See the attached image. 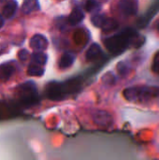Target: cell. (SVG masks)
<instances>
[{
  "instance_id": "cell-1",
  "label": "cell",
  "mask_w": 159,
  "mask_h": 160,
  "mask_svg": "<svg viewBox=\"0 0 159 160\" xmlns=\"http://www.w3.org/2000/svg\"><path fill=\"white\" fill-rule=\"evenodd\" d=\"M30 46L38 52H42L44 51L47 46H48V40L47 38L42 36V35H35L31 39H30Z\"/></svg>"
},
{
  "instance_id": "cell-2",
  "label": "cell",
  "mask_w": 159,
  "mask_h": 160,
  "mask_svg": "<svg viewBox=\"0 0 159 160\" xmlns=\"http://www.w3.org/2000/svg\"><path fill=\"white\" fill-rule=\"evenodd\" d=\"M15 72V67L10 63H4L0 66V81L7 82Z\"/></svg>"
},
{
  "instance_id": "cell-3",
  "label": "cell",
  "mask_w": 159,
  "mask_h": 160,
  "mask_svg": "<svg viewBox=\"0 0 159 160\" xmlns=\"http://www.w3.org/2000/svg\"><path fill=\"white\" fill-rule=\"evenodd\" d=\"M17 10V2L14 0H10L8 3H7L3 9H2V16L7 19H11Z\"/></svg>"
},
{
  "instance_id": "cell-4",
  "label": "cell",
  "mask_w": 159,
  "mask_h": 160,
  "mask_svg": "<svg viewBox=\"0 0 159 160\" xmlns=\"http://www.w3.org/2000/svg\"><path fill=\"white\" fill-rule=\"evenodd\" d=\"M84 19V13L81 8H76L73 9V11L70 13L68 17V22L71 25H75L80 23Z\"/></svg>"
},
{
  "instance_id": "cell-5",
  "label": "cell",
  "mask_w": 159,
  "mask_h": 160,
  "mask_svg": "<svg viewBox=\"0 0 159 160\" xmlns=\"http://www.w3.org/2000/svg\"><path fill=\"white\" fill-rule=\"evenodd\" d=\"M37 9H39V5L37 0H24L22 5V12L24 14H28Z\"/></svg>"
},
{
  "instance_id": "cell-6",
  "label": "cell",
  "mask_w": 159,
  "mask_h": 160,
  "mask_svg": "<svg viewBox=\"0 0 159 160\" xmlns=\"http://www.w3.org/2000/svg\"><path fill=\"white\" fill-rule=\"evenodd\" d=\"M74 60H75V55L72 53L67 52L61 57V59L59 61V67L63 69L67 68L74 63Z\"/></svg>"
},
{
  "instance_id": "cell-7",
  "label": "cell",
  "mask_w": 159,
  "mask_h": 160,
  "mask_svg": "<svg viewBox=\"0 0 159 160\" xmlns=\"http://www.w3.org/2000/svg\"><path fill=\"white\" fill-rule=\"evenodd\" d=\"M27 73L30 76H37L40 77L44 74V69L41 66L39 65H36V64H31L27 69Z\"/></svg>"
},
{
  "instance_id": "cell-8",
  "label": "cell",
  "mask_w": 159,
  "mask_h": 160,
  "mask_svg": "<svg viewBox=\"0 0 159 160\" xmlns=\"http://www.w3.org/2000/svg\"><path fill=\"white\" fill-rule=\"evenodd\" d=\"M47 62V55L41 52H35L32 54V63L39 66H44Z\"/></svg>"
},
{
  "instance_id": "cell-9",
  "label": "cell",
  "mask_w": 159,
  "mask_h": 160,
  "mask_svg": "<svg viewBox=\"0 0 159 160\" xmlns=\"http://www.w3.org/2000/svg\"><path fill=\"white\" fill-rule=\"evenodd\" d=\"M99 53H100V48H99V46L97 44H93L89 48L88 52H86V58L89 61L95 60L98 56Z\"/></svg>"
},
{
  "instance_id": "cell-10",
  "label": "cell",
  "mask_w": 159,
  "mask_h": 160,
  "mask_svg": "<svg viewBox=\"0 0 159 160\" xmlns=\"http://www.w3.org/2000/svg\"><path fill=\"white\" fill-rule=\"evenodd\" d=\"M97 7L98 5L96 0H82V8L86 11H93Z\"/></svg>"
},
{
  "instance_id": "cell-11",
  "label": "cell",
  "mask_w": 159,
  "mask_h": 160,
  "mask_svg": "<svg viewBox=\"0 0 159 160\" xmlns=\"http://www.w3.org/2000/svg\"><path fill=\"white\" fill-rule=\"evenodd\" d=\"M4 25V17L2 16V14H0V28Z\"/></svg>"
},
{
  "instance_id": "cell-12",
  "label": "cell",
  "mask_w": 159,
  "mask_h": 160,
  "mask_svg": "<svg viewBox=\"0 0 159 160\" xmlns=\"http://www.w3.org/2000/svg\"><path fill=\"white\" fill-rule=\"evenodd\" d=\"M0 1H3V0H0Z\"/></svg>"
}]
</instances>
